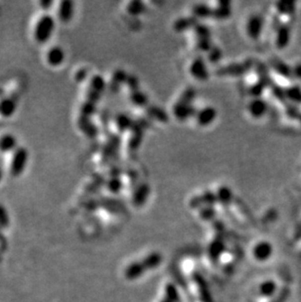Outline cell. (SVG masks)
Masks as SVG:
<instances>
[{
	"label": "cell",
	"mask_w": 301,
	"mask_h": 302,
	"mask_svg": "<svg viewBox=\"0 0 301 302\" xmlns=\"http://www.w3.org/2000/svg\"><path fill=\"white\" fill-rule=\"evenodd\" d=\"M224 250H225V243L221 238H217L211 242L209 247V254L212 260H217L220 258Z\"/></svg>",
	"instance_id": "obj_10"
},
{
	"label": "cell",
	"mask_w": 301,
	"mask_h": 302,
	"mask_svg": "<svg viewBox=\"0 0 301 302\" xmlns=\"http://www.w3.org/2000/svg\"><path fill=\"white\" fill-rule=\"evenodd\" d=\"M273 246L268 242H258L253 248V256L258 261H266L271 257Z\"/></svg>",
	"instance_id": "obj_4"
},
{
	"label": "cell",
	"mask_w": 301,
	"mask_h": 302,
	"mask_svg": "<svg viewBox=\"0 0 301 302\" xmlns=\"http://www.w3.org/2000/svg\"><path fill=\"white\" fill-rule=\"evenodd\" d=\"M213 215H214V212H212L211 209L204 210L203 212H202V217H203L205 220H210Z\"/></svg>",
	"instance_id": "obj_17"
},
{
	"label": "cell",
	"mask_w": 301,
	"mask_h": 302,
	"mask_svg": "<svg viewBox=\"0 0 301 302\" xmlns=\"http://www.w3.org/2000/svg\"><path fill=\"white\" fill-rule=\"evenodd\" d=\"M162 259H163L162 255L160 253L154 251V252H151L150 254H148L146 257H144L143 260L141 261V263L143 264L146 271L153 270L161 264Z\"/></svg>",
	"instance_id": "obj_9"
},
{
	"label": "cell",
	"mask_w": 301,
	"mask_h": 302,
	"mask_svg": "<svg viewBox=\"0 0 301 302\" xmlns=\"http://www.w3.org/2000/svg\"><path fill=\"white\" fill-rule=\"evenodd\" d=\"M9 215L6 209L0 205V228H6L9 225Z\"/></svg>",
	"instance_id": "obj_14"
},
{
	"label": "cell",
	"mask_w": 301,
	"mask_h": 302,
	"mask_svg": "<svg viewBox=\"0 0 301 302\" xmlns=\"http://www.w3.org/2000/svg\"><path fill=\"white\" fill-rule=\"evenodd\" d=\"M18 148V141L16 136L7 133L0 136V151L1 152H13Z\"/></svg>",
	"instance_id": "obj_6"
},
{
	"label": "cell",
	"mask_w": 301,
	"mask_h": 302,
	"mask_svg": "<svg viewBox=\"0 0 301 302\" xmlns=\"http://www.w3.org/2000/svg\"><path fill=\"white\" fill-rule=\"evenodd\" d=\"M17 110V104L13 98L4 97L0 99V116L3 118L12 117Z\"/></svg>",
	"instance_id": "obj_7"
},
{
	"label": "cell",
	"mask_w": 301,
	"mask_h": 302,
	"mask_svg": "<svg viewBox=\"0 0 301 302\" xmlns=\"http://www.w3.org/2000/svg\"><path fill=\"white\" fill-rule=\"evenodd\" d=\"M39 5H40L41 9H43L44 11H48L54 5V1H52V0H43V1L39 2Z\"/></svg>",
	"instance_id": "obj_16"
},
{
	"label": "cell",
	"mask_w": 301,
	"mask_h": 302,
	"mask_svg": "<svg viewBox=\"0 0 301 302\" xmlns=\"http://www.w3.org/2000/svg\"><path fill=\"white\" fill-rule=\"evenodd\" d=\"M169 302V301H167V300H165V299H164V300H162V301H161V302Z\"/></svg>",
	"instance_id": "obj_19"
},
{
	"label": "cell",
	"mask_w": 301,
	"mask_h": 302,
	"mask_svg": "<svg viewBox=\"0 0 301 302\" xmlns=\"http://www.w3.org/2000/svg\"><path fill=\"white\" fill-rule=\"evenodd\" d=\"M91 85H92L93 89H95L96 91L101 90L103 88V80H102V78L99 77V76L93 77Z\"/></svg>",
	"instance_id": "obj_15"
},
{
	"label": "cell",
	"mask_w": 301,
	"mask_h": 302,
	"mask_svg": "<svg viewBox=\"0 0 301 302\" xmlns=\"http://www.w3.org/2000/svg\"><path fill=\"white\" fill-rule=\"evenodd\" d=\"M3 175H4L3 170L0 168V182L2 181V179H3Z\"/></svg>",
	"instance_id": "obj_18"
},
{
	"label": "cell",
	"mask_w": 301,
	"mask_h": 302,
	"mask_svg": "<svg viewBox=\"0 0 301 302\" xmlns=\"http://www.w3.org/2000/svg\"><path fill=\"white\" fill-rule=\"evenodd\" d=\"M146 272L143 264L141 262H132L124 270V276L127 280L133 281L139 279Z\"/></svg>",
	"instance_id": "obj_8"
},
{
	"label": "cell",
	"mask_w": 301,
	"mask_h": 302,
	"mask_svg": "<svg viewBox=\"0 0 301 302\" xmlns=\"http://www.w3.org/2000/svg\"><path fill=\"white\" fill-rule=\"evenodd\" d=\"M55 27H56V21L52 15L47 13L42 15L38 19L34 27L33 35L35 41L39 44L47 43L54 33Z\"/></svg>",
	"instance_id": "obj_1"
},
{
	"label": "cell",
	"mask_w": 301,
	"mask_h": 302,
	"mask_svg": "<svg viewBox=\"0 0 301 302\" xmlns=\"http://www.w3.org/2000/svg\"><path fill=\"white\" fill-rule=\"evenodd\" d=\"M277 292H278L277 285L272 280L265 281L259 286V295L264 298H272L277 294Z\"/></svg>",
	"instance_id": "obj_11"
},
{
	"label": "cell",
	"mask_w": 301,
	"mask_h": 302,
	"mask_svg": "<svg viewBox=\"0 0 301 302\" xmlns=\"http://www.w3.org/2000/svg\"><path fill=\"white\" fill-rule=\"evenodd\" d=\"M291 295V291L288 288H283L280 292L277 293L275 298H273L270 302H287Z\"/></svg>",
	"instance_id": "obj_13"
},
{
	"label": "cell",
	"mask_w": 301,
	"mask_h": 302,
	"mask_svg": "<svg viewBox=\"0 0 301 302\" xmlns=\"http://www.w3.org/2000/svg\"><path fill=\"white\" fill-rule=\"evenodd\" d=\"M66 59L65 51L60 46H53L47 51L46 60L52 67H59Z\"/></svg>",
	"instance_id": "obj_5"
},
{
	"label": "cell",
	"mask_w": 301,
	"mask_h": 302,
	"mask_svg": "<svg viewBox=\"0 0 301 302\" xmlns=\"http://www.w3.org/2000/svg\"><path fill=\"white\" fill-rule=\"evenodd\" d=\"M74 12H75V5L73 1L70 0L61 1L57 11L59 21L64 24L69 23L73 19Z\"/></svg>",
	"instance_id": "obj_3"
},
{
	"label": "cell",
	"mask_w": 301,
	"mask_h": 302,
	"mask_svg": "<svg viewBox=\"0 0 301 302\" xmlns=\"http://www.w3.org/2000/svg\"><path fill=\"white\" fill-rule=\"evenodd\" d=\"M29 161V151L25 147H18L12 152L10 161V174L13 177H19L25 171Z\"/></svg>",
	"instance_id": "obj_2"
},
{
	"label": "cell",
	"mask_w": 301,
	"mask_h": 302,
	"mask_svg": "<svg viewBox=\"0 0 301 302\" xmlns=\"http://www.w3.org/2000/svg\"><path fill=\"white\" fill-rule=\"evenodd\" d=\"M164 296H165V300H167L170 302H178L180 300L179 293H178L176 287L172 284H168L165 286Z\"/></svg>",
	"instance_id": "obj_12"
}]
</instances>
